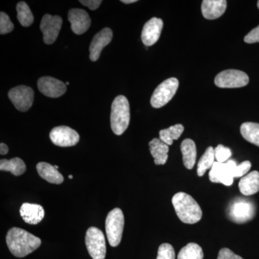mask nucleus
Wrapping results in <instances>:
<instances>
[{
	"instance_id": "f257e3e1",
	"label": "nucleus",
	"mask_w": 259,
	"mask_h": 259,
	"mask_svg": "<svg viewBox=\"0 0 259 259\" xmlns=\"http://www.w3.org/2000/svg\"><path fill=\"white\" fill-rule=\"evenodd\" d=\"M7 245L12 254L23 258L38 248L41 240L28 231L19 228H13L8 232Z\"/></svg>"
},
{
	"instance_id": "f03ea898",
	"label": "nucleus",
	"mask_w": 259,
	"mask_h": 259,
	"mask_svg": "<svg viewBox=\"0 0 259 259\" xmlns=\"http://www.w3.org/2000/svg\"><path fill=\"white\" fill-rule=\"evenodd\" d=\"M172 204L177 216L182 223L195 224L202 219V209L190 194L178 192L172 197Z\"/></svg>"
},
{
	"instance_id": "7ed1b4c3",
	"label": "nucleus",
	"mask_w": 259,
	"mask_h": 259,
	"mask_svg": "<svg viewBox=\"0 0 259 259\" xmlns=\"http://www.w3.org/2000/svg\"><path fill=\"white\" fill-rule=\"evenodd\" d=\"M131 120L128 100L125 96L119 95L112 104L110 122L114 134L120 136L127 130Z\"/></svg>"
},
{
	"instance_id": "20e7f679",
	"label": "nucleus",
	"mask_w": 259,
	"mask_h": 259,
	"mask_svg": "<svg viewBox=\"0 0 259 259\" xmlns=\"http://www.w3.org/2000/svg\"><path fill=\"white\" fill-rule=\"evenodd\" d=\"M125 218L120 208H115L107 214L105 221L107 240L112 247L117 246L122 240Z\"/></svg>"
},
{
	"instance_id": "39448f33",
	"label": "nucleus",
	"mask_w": 259,
	"mask_h": 259,
	"mask_svg": "<svg viewBox=\"0 0 259 259\" xmlns=\"http://www.w3.org/2000/svg\"><path fill=\"white\" fill-rule=\"evenodd\" d=\"M255 204L248 199L237 198L230 204L228 216L233 222L241 224L255 217Z\"/></svg>"
},
{
	"instance_id": "423d86ee",
	"label": "nucleus",
	"mask_w": 259,
	"mask_h": 259,
	"mask_svg": "<svg viewBox=\"0 0 259 259\" xmlns=\"http://www.w3.org/2000/svg\"><path fill=\"white\" fill-rule=\"evenodd\" d=\"M85 243L90 255L93 259H105L106 255V242L105 235L95 227L87 231Z\"/></svg>"
},
{
	"instance_id": "0eeeda50",
	"label": "nucleus",
	"mask_w": 259,
	"mask_h": 259,
	"mask_svg": "<svg viewBox=\"0 0 259 259\" xmlns=\"http://www.w3.org/2000/svg\"><path fill=\"white\" fill-rule=\"evenodd\" d=\"M179 81L172 77L165 80L156 88L151 99V104L154 108H161L166 105L177 93Z\"/></svg>"
},
{
	"instance_id": "6e6552de",
	"label": "nucleus",
	"mask_w": 259,
	"mask_h": 259,
	"mask_svg": "<svg viewBox=\"0 0 259 259\" xmlns=\"http://www.w3.org/2000/svg\"><path fill=\"white\" fill-rule=\"evenodd\" d=\"M249 82L248 75L243 71L228 69L221 71L216 76L214 83L220 88H240Z\"/></svg>"
},
{
	"instance_id": "1a4fd4ad",
	"label": "nucleus",
	"mask_w": 259,
	"mask_h": 259,
	"mask_svg": "<svg viewBox=\"0 0 259 259\" xmlns=\"http://www.w3.org/2000/svg\"><path fill=\"white\" fill-rule=\"evenodd\" d=\"M236 162L230 160L226 163L215 161L209 173V180L213 183H221L226 186L233 185Z\"/></svg>"
},
{
	"instance_id": "9d476101",
	"label": "nucleus",
	"mask_w": 259,
	"mask_h": 259,
	"mask_svg": "<svg viewBox=\"0 0 259 259\" xmlns=\"http://www.w3.org/2000/svg\"><path fill=\"white\" fill-rule=\"evenodd\" d=\"M8 97L17 110L25 112L28 111L33 103L34 92L32 88L21 85L12 89Z\"/></svg>"
},
{
	"instance_id": "9b49d317",
	"label": "nucleus",
	"mask_w": 259,
	"mask_h": 259,
	"mask_svg": "<svg viewBox=\"0 0 259 259\" xmlns=\"http://www.w3.org/2000/svg\"><path fill=\"white\" fill-rule=\"evenodd\" d=\"M50 139L56 146L70 147L79 143V135L74 129L68 126H59L51 131Z\"/></svg>"
},
{
	"instance_id": "f8f14e48",
	"label": "nucleus",
	"mask_w": 259,
	"mask_h": 259,
	"mask_svg": "<svg viewBox=\"0 0 259 259\" xmlns=\"http://www.w3.org/2000/svg\"><path fill=\"white\" fill-rule=\"evenodd\" d=\"M62 22V18L58 15L47 14L42 17L40 28L45 44L51 45L56 41L59 36Z\"/></svg>"
},
{
	"instance_id": "ddd939ff",
	"label": "nucleus",
	"mask_w": 259,
	"mask_h": 259,
	"mask_svg": "<svg viewBox=\"0 0 259 259\" xmlns=\"http://www.w3.org/2000/svg\"><path fill=\"white\" fill-rule=\"evenodd\" d=\"M37 88L42 95L51 98L62 96L66 92V85L60 80L51 76L40 78L37 81Z\"/></svg>"
},
{
	"instance_id": "4468645a",
	"label": "nucleus",
	"mask_w": 259,
	"mask_h": 259,
	"mask_svg": "<svg viewBox=\"0 0 259 259\" xmlns=\"http://www.w3.org/2000/svg\"><path fill=\"white\" fill-rule=\"evenodd\" d=\"M163 23L161 19L153 18L145 24L141 33V39L146 47L154 45L161 35Z\"/></svg>"
},
{
	"instance_id": "2eb2a0df",
	"label": "nucleus",
	"mask_w": 259,
	"mask_h": 259,
	"mask_svg": "<svg viewBox=\"0 0 259 259\" xmlns=\"http://www.w3.org/2000/svg\"><path fill=\"white\" fill-rule=\"evenodd\" d=\"M113 33L111 29L105 28L94 36L90 47V58L91 61H96L100 58L104 48L111 42Z\"/></svg>"
},
{
	"instance_id": "dca6fc26",
	"label": "nucleus",
	"mask_w": 259,
	"mask_h": 259,
	"mask_svg": "<svg viewBox=\"0 0 259 259\" xmlns=\"http://www.w3.org/2000/svg\"><path fill=\"white\" fill-rule=\"evenodd\" d=\"M68 19L71 23V28L76 35H81L88 31L91 25V19L85 10L71 9L69 10Z\"/></svg>"
},
{
	"instance_id": "f3484780",
	"label": "nucleus",
	"mask_w": 259,
	"mask_h": 259,
	"mask_svg": "<svg viewBox=\"0 0 259 259\" xmlns=\"http://www.w3.org/2000/svg\"><path fill=\"white\" fill-rule=\"evenodd\" d=\"M20 213L23 221L30 225L38 224L45 216V211L41 205L28 202L22 204Z\"/></svg>"
},
{
	"instance_id": "a211bd4d",
	"label": "nucleus",
	"mask_w": 259,
	"mask_h": 259,
	"mask_svg": "<svg viewBox=\"0 0 259 259\" xmlns=\"http://www.w3.org/2000/svg\"><path fill=\"white\" fill-rule=\"evenodd\" d=\"M226 8V0H204L202 3V15L207 20H214L224 14Z\"/></svg>"
},
{
	"instance_id": "6ab92c4d",
	"label": "nucleus",
	"mask_w": 259,
	"mask_h": 259,
	"mask_svg": "<svg viewBox=\"0 0 259 259\" xmlns=\"http://www.w3.org/2000/svg\"><path fill=\"white\" fill-rule=\"evenodd\" d=\"M37 173L41 178L51 184L60 185L64 182V177L55 166L47 162H40L36 166Z\"/></svg>"
},
{
	"instance_id": "aec40b11",
	"label": "nucleus",
	"mask_w": 259,
	"mask_h": 259,
	"mask_svg": "<svg viewBox=\"0 0 259 259\" xmlns=\"http://www.w3.org/2000/svg\"><path fill=\"white\" fill-rule=\"evenodd\" d=\"M240 192L243 195L250 196L259 192V172L253 171L242 177L239 184Z\"/></svg>"
},
{
	"instance_id": "412c9836",
	"label": "nucleus",
	"mask_w": 259,
	"mask_h": 259,
	"mask_svg": "<svg viewBox=\"0 0 259 259\" xmlns=\"http://www.w3.org/2000/svg\"><path fill=\"white\" fill-rule=\"evenodd\" d=\"M149 149L156 165H164L166 163L169 151L168 145L160 139H154L150 141Z\"/></svg>"
},
{
	"instance_id": "4be33fe9",
	"label": "nucleus",
	"mask_w": 259,
	"mask_h": 259,
	"mask_svg": "<svg viewBox=\"0 0 259 259\" xmlns=\"http://www.w3.org/2000/svg\"><path fill=\"white\" fill-rule=\"evenodd\" d=\"M181 151L183 156L184 165L188 169H192L197 159V148L192 139H185L181 144Z\"/></svg>"
},
{
	"instance_id": "5701e85b",
	"label": "nucleus",
	"mask_w": 259,
	"mask_h": 259,
	"mask_svg": "<svg viewBox=\"0 0 259 259\" xmlns=\"http://www.w3.org/2000/svg\"><path fill=\"white\" fill-rule=\"evenodd\" d=\"M0 170L10 171L15 176H20L26 171V165L20 158H13L10 160L1 159Z\"/></svg>"
},
{
	"instance_id": "b1692460",
	"label": "nucleus",
	"mask_w": 259,
	"mask_h": 259,
	"mask_svg": "<svg viewBox=\"0 0 259 259\" xmlns=\"http://www.w3.org/2000/svg\"><path fill=\"white\" fill-rule=\"evenodd\" d=\"M241 134L243 139L259 147V124L244 122L241 126Z\"/></svg>"
},
{
	"instance_id": "393cba45",
	"label": "nucleus",
	"mask_w": 259,
	"mask_h": 259,
	"mask_svg": "<svg viewBox=\"0 0 259 259\" xmlns=\"http://www.w3.org/2000/svg\"><path fill=\"white\" fill-rule=\"evenodd\" d=\"M184 130L185 127L181 124H177L168 128L161 130L159 132V139L168 146H171L175 140L180 139L183 134Z\"/></svg>"
},
{
	"instance_id": "a878e982",
	"label": "nucleus",
	"mask_w": 259,
	"mask_h": 259,
	"mask_svg": "<svg viewBox=\"0 0 259 259\" xmlns=\"http://www.w3.org/2000/svg\"><path fill=\"white\" fill-rule=\"evenodd\" d=\"M214 148L212 146L207 148L205 152L200 158L197 164V175L199 177H202L205 174L206 171L212 168L214 164Z\"/></svg>"
},
{
	"instance_id": "bb28decb",
	"label": "nucleus",
	"mask_w": 259,
	"mask_h": 259,
	"mask_svg": "<svg viewBox=\"0 0 259 259\" xmlns=\"http://www.w3.org/2000/svg\"><path fill=\"white\" fill-rule=\"evenodd\" d=\"M202 248L197 243H188L181 249L177 259H203Z\"/></svg>"
},
{
	"instance_id": "cd10ccee",
	"label": "nucleus",
	"mask_w": 259,
	"mask_h": 259,
	"mask_svg": "<svg viewBox=\"0 0 259 259\" xmlns=\"http://www.w3.org/2000/svg\"><path fill=\"white\" fill-rule=\"evenodd\" d=\"M18 19L23 27H29L34 21V17L28 5L25 2H20L17 5Z\"/></svg>"
},
{
	"instance_id": "c85d7f7f",
	"label": "nucleus",
	"mask_w": 259,
	"mask_h": 259,
	"mask_svg": "<svg viewBox=\"0 0 259 259\" xmlns=\"http://www.w3.org/2000/svg\"><path fill=\"white\" fill-rule=\"evenodd\" d=\"M232 152L229 148L225 147L223 145H218L214 148V157L219 163H226L228 158H231Z\"/></svg>"
},
{
	"instance_id": "c756f323",
	"label": "nucleus",
	"mask_w": 259,
	"mask_h": 259,
	"mask_svg": "<svg viewBox=\"0 0 259 259\" xmlns=\"http://www.w3.org/2000/svg\"><path fill=\"white\" fill-rule=\"evenodd\" d=\"M156 259H175V251L173 246L168 243L160 245Z\"/></svg>"
},
{
	"instance_id": "7c9ffc66",
	"label": "nucleus",
	"mask_w": 259,
	"mask_h": 259,
	"mask_svg": "<svg viewBox=\"0 0 259 259\" xmlns=\"http://www.w3.org/2000/svg\"><path fill=\"white\" fill-rule=\"evenodd\" d=\"M14 29V25L12 23L8 15L3 12L0 13V33L1 35L9 33Z\"/></svg>"
},
{
	"instance_id": "2f4dec72",
	"label": "nucleus",
	"mask_w": 259,
	"mask_h": 259,
	"mask_svg": "<svg viewBox=\"0 0 259 259\" xmlns=\"http://www.w3.org/2000/svg\"><path fill=\"white\" fill-rule=\"evenodd\" d=\"M251 168V163L249 161L242 162L239 165H237L234 172L235 178L245 176Z\"/></svg>"
},
{
	"instance_id": "473e14b6",
	"label": "nucleus",
	"mask_w": 259,
	"mask_h": 259,
	"mask_svg": "<svg viewBox=\"0 0 259 259\" xmlns=\"http://www.w3.org/2000/svg\"><path fill=\"white\" fill-rule=\"evenodd\" d=\"M244 41L247 44H255L259 42V25L245 35Z\"/></svg>"
},
{
	"instance_id": "72a5a7b5",
	"label": "nucleus",
	"mask_w": 259,
	"mask_h": 259,
	"mask_svg": "<svg viewBox=\"0 0 259 259\" xmlns=\"http://www.w3.org/2000/svg\"><path fill=\"white\" fill-rule=\"evenodd\" d=\"M218 259H243L240 255L235 254L231 250L224 248L220 250Z\"/></svg>"
},
{
	"instance_id": "f704fd0d",
	"label": "nucleus",
	"mask_w": 259,
	"mask_h": 259,
	"mask_svg": "<svg viewBox=\"0 0 259 259\" xmlns=\"http://www.w3.org/2000/svg\"><path fill=\"white\" fill-rule=\"evenodd\" d=\"M79 3L88 7L90 10H95L100 7L102 1L101 0H80Z\"/></svg>"
},
{
	"instance_id": "c9c22d12",
	"label": "nucleus",
	"mask_w": 259,
	"mask_h": 259,
	"mask_svg": "<svg viewBox=\"0 0 259 259\" xmlns=\"http://www.w3.org/2000/svg\"><path fill=\"white\" fill-rule=\"evenodd\" d=\"M8 151H9L8 146H7L6 144L2 143V144H0V153H1V155L7 154V153L8 152Z\"/></svg>"
},
{
	"instance_id": "e433bc0d",
	"label": "nucleus",
	"mask_w": 259,
	"mask_h": 259,
	"mask_svg": "<svg viewBox=\"0 0 259 259\" xmlns=\"http://www.w3.org/2000/svg\"><path fill=\"white\" fill-rule=\"evenodd\" d=\"M122 3H125V4H131V3H136L137 0H122Z\"/></svg>"
},
{
	"instance_id": "4c0bfd02",
	"label": "nucleus",
	"mask_w": 259,
	"mask_h": 259,
	"mask_svg": "<svg viewBox=\"0 0 259 259\" xmlns=\"http://www.w3.org/2000/svg\"><path fill=\"white\" fill-rule=\"evenodd\" d=\"M69 178L70 179V180H71V179H73V176H72V175H69Z\"/></svg>"
},
{
	"instance_id": "58836bf2",
	"label": "nucleus",
	"mask_w": 259,
	"mask_h": 259,
	"mask_svg": "<svg viewBox=\"0 0 259 259\" xmlns=\"http://www.w3.org/2000/svg\"><path fill=\"white\" fill-rule=\"evenodd\" d=\"M55 166V168H56V169H58V168H59V166Z\"/></svg>"
},
{
	"instance_id": "ea45409f",
	"label": "nucleus",
	"mask_w": 259,
	"mask_h": 259,
	"mask_svg": "<svg viewBox=\"0 0 259 259\" xmlns=\"http://www.w3.org/2000/svg\"><path fill=\"white\" fill-rule=\"evenodd\" d=\"M257 5H258V9H259V1H258V3H257Z\"/></svg>"
},
{
	"instance_id": "a19ab883",
	"label": "nucleus",
	"mask_w": 259,
	"mask_h": 259,
	"mask_svg": "<svg viewBox=\"0 0 259 259\" xmlns=\"http://www.w3.org/2000/svg\"><path fill=\"white\" fill-rule=\"evenodd\" d=\"M66 85H69V82L68 81V82H66Z\"/></svg>"
}]
</instances>
